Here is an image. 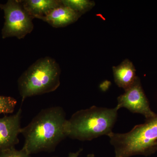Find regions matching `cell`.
<instances>
[{"mask_svg": "<svg viewBox=\"0 0 157 157\" xmlns=\"http://www.w3.org/2000/svg\"><path fill=\"white\" fill-rule=\"evenodd\" d=\"M63 6L69 7L73 11L82 15L90 11L95 6L94 1L89 0H61Z\"/></svg>", "mask_w": 157, "mask_h": 157, "instance_id": "obj_11", "label": "cell"}, {"mask_svg": "<svg viewBox=\"0 0 157 157\" xmlns=\"http://www.w3.org/2000/svg\"><path fill=\"white\" fill-rule=\"evenodd\" d=\"M116 107L119 109L125 108L133 113L142 114L146 119L156 115L150 107L148 99L144 91L139 78L134 84L117 98Z\"/></svg>", "mask_w": 157, "mask_h": 157, "instance_id": "obj_6", "label": "cell"}, {"mask_svg": "<svg viewBox=\"0 0 157 157\" xmlns=\"http://www.w3.org/2000/svg\"><path fill=\"white\" fill-rule=\"evenodd\" d=\"M22 110L15 114L0 118V151L14 147L19 142Z\"/></svg>", "mask_w": 157, "mask_h": 157, "instance_id": "obj_7", "label": "cell"}, {"mask_svg": "<svg viewBox=\"0 0 157 157\" xmlns=\"http://www.w3.org/2000/svg\"><path fill=\"white\" fill-rule=\"evenodd\" d=\"M113 70L115 83L124 90L132 86L138 78L136 76L135 67L127 59L117 67H113Z\"/></svg>", "mask_w": 157, "mask_h": 157, "instance_id": "obj_9", "label": "cell"}, {"mask_svg": "<svg viewBox=\"0 0 157 157\" xmlns=\"http://www.w3.org/2000/svg\"><path fill=\"white\" fill-rule=\"evenodd\" d=\"M118 108L93 106L78 110L66 124L67 137L81 141L91 140L113 133Z\"/></svg>", "mask_w": 157, "mask_h": 157, "instance_id": "obj_2", "label": "cell"}, {"mask_svg": "<svg viewBox=\"0 0 157 157\" xmlns=\"http://www.w3.org/2000/svg\"><path fill=\"white\" fill-rule=\"evenodd\" d=\"M82 151V149H80L78 151L76 152L70 153L67 157H78V156H79V154ZM87 157H95V155H94L91 154L88 155Z\"/></svg>", "mask_w": 157, "mask_h": 157, "instance_id": "obj_14", "label": "cell"}, {"mask_svg": "<svg viewBox=\"0 0 157 157\" xmlns=\"http://www.w3.org/2000/svg\"><path fill=\"white\" fill-rule=\"evenodd\" d=\"M56 157V156H54V157Z\"/></svg>", "mask_w": 157, "mask_h": 157, "instance_id": "obj_15", "label": "cell"}, {"mask_svg": "<svg viewBox=\"0 0 157 157\" xmlns=\"http://www.w3.org/2000/svg\"><path fill=\"white\" fill-rule=\"evenodd\" d=\"M81 15L63 5L53 9L47 15L39 19L47 22L53 27L58 28L64 27L76 22Z\"/></svg>", "mask_w": 157, "mask_h": 157, "instance_id": "obj_8", "label": "cell"}, {"mask_svg": "<svg viewBox=\"0 0 157 157\" xmlns=\"http://www.w3.org/2000/svg\"><path fill=\"white\" fill-rule=\"evenodd\" d=\"M0 9L5 14L3 39L11 37L23 39L33 31V18L26 11L20 0H9L6 4H0Z\"/></svg>", "mask_w": 157, "mask_h": 157, "instance_id": "obj_5", "label": "cell"}, {"mask_svg": "<svg viewBox=\"0 0 157 157\" xmlns=\"http://www.w3.org/2000/svg\"><path fill=\"white\" fill-rule=\"evenodd\" d=\"M60 74L59 65L55 59L47 56L37 60L17 80L22 102L27 98L55 91L60 84Z\"/></svg>", "mask_w": 157, "mask_h": 157, "instance_id": "obj_4", "label": "cell"}, {"mask_svg": "<svg viewBox=\"0 0 157 157\" xmlns=\"http://www.w3.org/2000/svg\"><path fill=\"white\" fill-rule=\"evenodd\" d=\"M0 157H30L25 149L17 150L15 147L0 151Z\"/></svg>", "mask_w": 157, "mask_h": 157, "instance_id": "obj_13", "label": "cell"}, {"mask_svg": "<svg viewBox=\"0 0 157 157\" xmlns=\"http://www.w3.org/2000/svg\"><path fill=\"white\" fill-rule=\"evenodd\" d=\"M24 8L33 18L44 17L53 9L63 5L61 0H22Z\"/></svg>", "mask_w": 157, "mask_h": 157, "instance_id": "obj_10", "label": "cell"}, {"mask_svg": "<svg viewBox=\"0 0 157 157\" xmlns=\"http://www.w3.org/2000/svg\"><path fill=\"white\" fill-rule=\"evenodd\" d=\"M17 103L12 97L0 96V115L13 113Z\"/></svg>", "mask_w": 157, "mask_h": 157, "instance_id": "obj_12", "label": "cell"}, {"mask_svg": "<svg viewBox=\"0 0 157 157\" xmlns=\"http://www.w3.org/2000/svg\"><path fill=\"white\" fill-rule=\"evenodd\" d=\"M66 113L60 107L42 109L25 127L21 134L25 139L22 148L29 154L52 151L67 137Z\"/></svg>", "mask_w": 157, "mask_h": 157, "instance_id": "obj_1", "label": "cell"}, {"mask_svg": "<svg viewBox=\"0 0 157 157\" xmlns=\"http://www.w3.org/2000/svg\"><path fill=\"white\" fill-rule=\"evenodd\" d=\"M108 137L114 147L115 157L153 154L157 151V114L128 132H113Z\"/></svg>", "mask_w": 157, "mask_h": 157, "instance_id": "obj_3", "label": "cell"}]
</instances>
